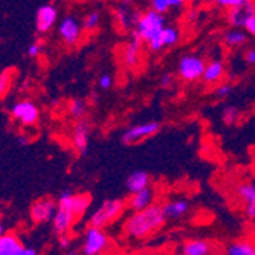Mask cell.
<instances>
[{"instance_id": "obj_1", "label": "cell", "mask_w": 255, "mask_h": 255, "mask_svg": "<svg viewBox=\"0 0 255 255\" xmlns=\"http://www.w3.org/2000/svg\"><path fill=\"white\" fill-rule=\"evenodd\" d=\"M167 217L162 205L153 203L142 211H133L123 225L124 234L131 240H145L165 225Z\"/></svg>"}, {"instance_id": "obj_2", "label": "cell", "mask_w": 255, "mask_h": 255, "mask_svg": "<svg viewBox=\"0 0 255 255\" xmlns=\"http://www.w3.org/2000/svg\"><path fill=\"white\" fill-rule=\"evenodd\" d=\"M167 25L168 23H167L165 14H160L156 9L150 8L139 15L136 28L133 31L142 38L144 43L148 44L162 34V31H164V28Z\"/></svg>"}, {"instance_id": "obj_3", "label": "cell", "mask_w": 255, "mask_h": 255, "mask_svg": "<svg viewBox=\"0 0 255 255\" xmlns=\"http://www.w3.org/2000/svg\"><path fill=\"white\" fill-rule=\"evenodd\" d=\"M127 202L121 199H107L101 202L94 211H92L89 217V225L98 226V228H106L112 225L113 222H117L123 213L126 211Z\"/></svg>"}, {"instance_id": "obj_4", "label": "cell", "mask_w": 255, "mask_h": 255, "mask_svg": "<svg viewBox=\"0 0 255 255\" xmlns=\"http://www.w3.org/2000/svg\"><path fill=\"white\" fill-rule=\"evenodd\" d=\"M206 63L208 61L197 54L182 55L177 61V77L185 83H196L202 80Z\"/></svg>"}, {"instance_id": "obj_5", "label": "cell", "mask_w": 255, "mask_h": 255, "mask_svg": "<svg viewBox=\"0 0 255 255\" xmlns=\"http://www.w3.org/2000/svg\"><path fill=\"white\" fill-rule=\"evenodd\" d=\"M109 248V237L104 228L89 225L84 231L81 252L83 255H101Z\"/></svg>"}, {"instance_id": "obj_6", "label": "cell", "mask_w": 255, "mask_h": 255, "mask_svg": "<svg viewBox=\"0 0 255 255\" xmlns=\"http://www.w3.org/2000/svg\"><path fill=\"white\" fill-rule=\"evenodd\" d=\"M9 115L17 124L29 127V126H34L38 123L40 109L31 100H21V101L14 103L9 107Z\"/></svg>"}, {"instance_id": "obj_7", "label": "cell", "mask_w": 255, "mask_h": 255, "mask_svg": "<svg viewBox=\"0 0 255 255\" xmlns=\"http://www.w3.org/2000/svg\"><path fill=\"white\" fill-rule=\"evenodd\" d=\"M160 130V123L159 121H145V123H139L134 124L131 127H128L127 130H124L121 141L126 145H134L145 141V139L153 137L156 133H159Z\"/></svg>"}, {"instance_id": "obj_8", "label": "cell", "mask_w": 255, "mask_h": 255, "mask_svg": "<svg viewBox=\"0 0 255 255\" xmlns=\"http://www.w3.org/2000/svg\"><path fill=\"white\" fill-rule=\"evenodd\" d=\"M83 23L75 15H66L58 23V37L63 44L72 48L77 43H80L83 35Z\"/></svg>"}, {"instance_id": "obj_9", "label": "cell", "mask_w": 255, "mask_h": 255, "mask_svg": "<svg viewBox=\"0 0 255 255\" xmlns=\"http://www.w3.org/2000/svg\"><path fill=\"white\" fill-rule=\"evenodd\" d=\"M57 210H58V202L57 200L49 199V197H43V199H38L37 202H34L31 205L29 217L37 225L49 223V222H52Z\"/></svg>"}, {"instance_id": "obj_10", "label": "cell", "mask_w": 255, "mask_h": 255, "mask_svg": "<svg viewBox=\"0 0 255 255\" xmlns=\"http://www.w3.org/2000/svg\"><path fill=\"white\" fill-rule=\"evenodd\" d=\"M58 21V9L54 3L41 5L35 15V29L38 34L49 32Z\"/></svg>"}, {"instance_id": "obj_11", "label": "cell", "mask_w": 255, "mask_h": 255, "mask_svg": "<svg viewBox=\"0 0 255 255\" xmlns=\"http://www.w3.org/2000/svg\"><path fill=\"white\" fill-rule=\"evenodd\" d=\"M142 38L139 37L134 31H131V40L124 46L121 51V61L126 67L134 69L141 63V51H142Z\"/></svg>"}, {"instance_id": "obj_12", "label": "cell", "mask_w": 255, "mask_h": 255, "mask_svg": "<svg viewBox=\"0 0 255 255\" xmlns=\"http://www.w3.org/2000/svg\"><path fill=\"white\" fill-rule=\"evenodd\" d=\"M254 14H255L254 0H245V2H242L240 5L228 9L226 20L229 23V26H233V28H245L246 21Z\"/></svg>"}, {"instance_id": "obj_13", "label": "cell", "mask_w": 255, "mask_h": 255, "mask_svg": "<svg viewBox=\"0 0 255 255\" xmlns=\"http://www.w3.org/2000/svg\"><path fill=\"white\" fill-rule=\"evenodd\" d=\"M180 40H182V31L176 25H167L164 31H162V34L147 46L151 52H159L165 48H173Z\"/></svg>"}, {"instance_id": "obj_14", "label": "cell", "mask_w": 255, "mask_h": 255, "mask_svg": "<svg viewBox=\"0 0 255 255\" xmlns=\"http://www.w3.org/2000/svg\"><path fill=\"white\" fill-rule=\"evenodd\" d=\"M90 145V126L83 118L78 120L72 128V147L80 156H86Z\"/></svg>"}, {"instance_id": "obj_15", "label": "cell", "mask_w": 255, "mask_h": 255, "mask_svg": "<svg viewBox=\"0 0 255 255\" xmlns=\"http://www.w3.org/2000/svg\"><path fill=\"white\" fill-rule=\"evenodd\" d=\"M162 210L168 220H180L183 217H187L191 211V203L188 199H174L168 200L162 205Z\"/></svg>"}, {"instance_id": "obj_16", "label": "cell", "mask_w": 255, "mask_h": 255, "mask_svg": "<svg viewBox=\"0 0 255 255\" xmlns=\"http://www.w3.org/2000/svg\"><path fill=\"white\" fill-rule=\"evenodd\" d=\"M78 217L74 214V211L71 210H66V208H60L58 206V210L52 219V229H54V233L57 236H61V234H67L69 231H71V228L74 226L75 220Z\"/></svg>"}, {"instance_id": "obj_17", "label": "cell", "mask_w": 255, "mask_h": 255, "mask_svg": "<svg viewBox=\"0 0 255 255\" xmlns=\"http://www.w3.org/2000/svg\"><path fill=\"white\" fill-rule=\"evenodd\" d=\"M156 200V193L151 187H147L137 193L130 194L127 200V208L131 211H142L145 208L151 206Z\"/></svg>"}, {"instance_id": "obj_18", "label": "cell", "mask_w": 255, "mask_h": 255, "mask_svg": "<svg viewBox=\"0 0 255 255\" xmlns=\"http://www.w3.org/2000/svg\"><path fill=\"white\" fill-rule=\"evenodd\" d=\"M139 15L141 14L131 9V5L120 3V6L115 9V20H117L118 28H121L123 31H133L136 28Z\"/></svg>"}, {"instance_id": "obj_19", "label": "cell", "mask_w": 255, "mask_h": 255, "mask_svg": "<svg viewBox=\"0 0 255 255\" xmlns=\"http://www.w3.org/2000/svg\"><path fill=\"white\" fill-rule=\"evenodd\" d=\"M225 72H226L225 61L222 58H214L206 63L205 74H203L202 80H203V83L210 84V86H217L222 83Z\"/></svg>"}, {"instance_id": "obj_20", "label": "cell", "mask_w": 255, "mask_h": 255, "mask_svg": "<svg viewBox=\"0 0 255 255\" xmlns=\"http://www.w3.org/2000/svg\"><path fill=\"white\" fill-rule=\"evenodd\" d=\"M150 182H151V177L147 171L144 170H136L133 173H130L126 179V190L133 194V193H137L141 191L147 187H150Z\"/></svg>"}, {"instance_id": "obj_21", "label": "cell", "mask_w": 255, "mask_h": 255, "mask_svg": "<svg viewBox=\"0 0 255 255\" xmlns=\"http://www.w3.org/2000/svg\"><path fill=\"white\" fill-rule=\"evenodd\" d=\"M248 35L249 34L243 28H229L223 32L222 40H223L226 48L237 49V48H242V46H245L248 43Z\"/></svg>"}, {"instance_id": "obj_22", "label": "cell", "mask_w": 255, "mask_h": 255, "mask_svg": "<svg viewBox=\"0 0 255 255\" xmlns=\"http://www.w3.org/2000/svg\"><path fill=\"white\" fill-rule=\"evenodd\" d=\"M213 246L208 240L193 239L185 242L182 246V255H211Z\"/></svg>"}, {"instance_id": "obj_23", "label": "cell", "mask_w": 255, "mask_h": 255, "mask_svg": "<svg viewBox=\"0 0 255 255\" xmlns=\"http://www.w3.org/2000/svg\"><path fill=\"white\" fill-rule=\"evenodd\" d=\"M23 248L25 246L21 245L20 239L12 233L0 237V255H20Z\"/></svg>"}, {"instance_id": "obj_24", "label": "cell", "mask_w": 255, "mask_h": 255, "mask_svg": "<svg viewBox=\"0 0 255 255\" xmlns=\"http://www.w3.org/2000/svg\"><path fill=\"white\" fill-rule=\"evenodd\" d=\"M225 255H255V243L251 240H236L226 246Z\"/></svg>"}, {"instance_id": "obj_25", "label": "cell", "mask_w": 255, "mask_h": 255, "mask_svg": "<svg viewBox=\"0 0 255 255\" xmlns=\"http://www.w3.org/2000/svg\"><path fill=\"white\" fill-rule=\"evenodd\" d=\"M150 3H151V8L156 9L157 12L167 14L173 9L182 8L187 3V0H150Z\"/></svg>"}, {"instance_id": "obj_26", "label": "cell", "mask_w": 255, "mask_h": 255, "mask_svg": "<svg viewBox=\"0 0 255 255\" xmlns=\"http://www.w3.org/2000/svg\"><path fill=\"white\" fill-rule=\"evenodd\" d=\"M237 196L245 205L255 203V182H242L237 185Z\"/></svg>"}, {"instance_id": "obj_27", "label": "cell", "mask_w": 255, "mask_h": 255, "mask_svg": "<svg viewBox=\"0 0 255 255\" xmlns=\"http://www.w3.org/2000/svg\"><path fill=\"white\" fill-rule=\"evenodd\" d=\"M86 112H87V103L84 100L74 98V100L69 101V104H67V113H69V117L74 118L75 121L83 120Z\"/></svg>"}, {"instance_id": "obj_28", "label": "cell", "mask_w": 255, "mask_h": 255, "mask_svg": "<svg viewBox=\"0 0 255 255\" xmlns=\"http://www.w3.org/2000/svg\"><path fill=\"white\" fill-rule=\"evenodd\" d=\"M92 203V197L89 194H75L74 196V203H72V211L74 214L80 219L81 216L86 214V211L89 210V206Z\"/></svg>"}, {"instance_id": "obj_29", "label": "cell", "mask_w": 255, "mask_h": 255, "mask_svg": "<svg viewBox=\"0 0 255 255\" xmlns=\"http://www.w3.org/2000/svg\"><path fill=\"white\" fill-rule=\"evenodd\" d=\"M100 23H101V14L98 11H90L83 18V28H84V31L92 32L100 28Z\"/></svg>"}, {"instance_id": "obj_30", "label": "cell", "mask_w": 255, "mask_h": 255, "mask_svg": "<svg viewBox=\"0 0 255 255\" xmlns=\"http://www.w3.org/2000/svg\"><path fill=\"white\" fill-rule=\"evenodd\" d=\"M223 121L226 126H236L240 121V110L236 106H226L223 109Z\"/></svg>"}, {"instance_id": "obj_31", "label": "cell", "mask_w": 255, "mask_h": 255, "mask_svg": "<svg viewBox=\"0 0 255 255\" xmlns=\"http://www.w3.org/2000/svg\"><path fill=\"white\" fill-rule=\"evenodd\" d=\"M11 81H12V71L11 69H3L0 74V95L2 98L6 97L8 90L11 89Z\"/></svg>"}, {"instance_id": "obj_32", "label": "cell", "mask_w": 255, "mask_h": 255, "mask_svg": "<svg viewBox=\"0 0 255 255\" xmlns=\"http://www.w3.org/2000/svg\"><path fill=\"white\" fill-rule=\"evenodd\" d=\"M233 86H231L229 83H220L216 86L214 89V95L219 98V100H226L231 94H233Z\"/></svg>"}, {"instance_id": "obj_33", "label": "cell", "mask_w": 255, "mask_h": 255, "mask_svg": "<svg viewBox=\"0 0 255 255\" xmlns=\"http://www.w3.org/2000/svg\"><path fill=\"white\" fill-rule=\"evenodd\" d=\"M208 3H213V5H217L220 8H225V9H231L237 5H240L245 0H206Z\"/></svg>"}, {"instance_id": "obj_34", "label": "cell", "mask_w": 255, "mask_h": 255, "mask_svg": "<svg viewBox=\"0 0 255 255\" xmlns=\"http://www.w3.org/2000/svg\"><path fill=\"white\" fill-rule=\"evenodd\" d=\"M43 49H44L43 41H34V43H31V44L28 46L26 54H28V57H31V58H37V57L43 52Z\"/></svg>"}, {"instance_id": "obj_35", "label": "cell", "mask_w": 255, "mask_h": 255, "mask_svg": "<svg viewBox=\"0 0 255 255\" xmlns=\"http://www.w3.org/2000/svg\"><path fill=\"white\" fill-rule=\"evenodd\" d=\"M112 86H113V77L110 74H103L98 78V87L101 90H109V89H112Z\"/></svg>"}, {"instance_id": "obj_36", "label": "cell", "mask_w": 255, "mask_h": 255, "mask_svg": "<svg viewBox=\"0 0 255 255\" xmlns=\"http://www.w3.org/2000/svg\"><path fill=\"white\" fill-rule=\"evenodd\" d=\"M174 83V77L171 74H162L159 77V87L160 89H170Z\"/></svg>"}, {"instance_id": "obj_37", "label": "cell", "mask_w": 255, "mask_h": 255, "mask_svg": "<svg viewBox=\"0 0 255 255\" xmlns=\"http://www.w3.org/2000/svg\"><path fill=\"white\" fill-rule=\"evenodd\" d=\"M243 29H245L251 37H254V38H255V14L249 17V20L246 21V25H245V28H243Z\"/></svg>"}, {"instance_id": "obj_38", "label": "cell", "mask_w": 255, "mask_h": 255, "mask_svg": "<svg viewBox=\"0 0 255 255\" xmlns=\"http://www.w3.org/2000/svg\"><path fill=\"white\" fill-rule=\"evenodd\" d=\"M245 216L249 222L255 223V203L245 205Z\"/></svg>"}, {"instance_id": "obj_39", "label": "cell", "mask_w": 255, "mask_h": 255, "mask_svg": "<svg viewBox=\"0 0 255 255\" xmlns=\"http://www.w3.org/2000/svg\"><path fill=\"white\" fill-rule=\"evenodd\" d=\"M71 243H72V240H71V237H69L67 234H61V236H58V246H60L61 249H69V246H71Z\"/></svg>"}, {"instance_id": "obj_40", "label": "cell", "mask_w": 255, "mask_h": 255, "mask_svg": "<svg viewBox=\"0 0 255 255\" xmlns=\"http://www.w3.org/2000/svg\"><path fill=\"white\" fill-rule=\"evenodd\" d=\"M245 61H246L249 66H255V48H249V49L245 52Z\"/></svg>"}, {"instance_id": "obj_41", "label": "cell", "mask_w": 255, "mask_h": 255, "mask_svg": "<svg viewBox=\"0 0 255 255\" xmlns=\"http://www.w3.org/2000/svg\"><path fill=\"white\" fill-rule=\"evenodd\" d=\"M20 255H38V252L34 248H23Z\"/></svg>"}, {"instance_id": "obj_42", "label": "cell", "mask_w": 255, "mask_h": 255, "mask_svg": "<svg viewBox=\"0 0 255 255\" xmlns=\"http://www.w3.org/2000/svg\"><path fill=\"white\" fill-rule=\"evenodd\" d=\"M18 142L23 144V145H26V144H29V139H28L26 134H20V136H18Z\"/></svg>"}, {"instance_id": "obj_43", "label": "cell", "mask_w": 255, "mask_h": 255, "mask_svg": "<svg viewBox=\"0 0 255 255\" xmlns=\"http://www.w3.org/2000/svg\"><path fill=\"white\" fill-rule=\"evenodd\" d=\"M64 255H81V254H80L78 251H74V249H71V251H67Z\"/></svg>"}, {"instance_id": "obj_44", "label": "cell", "mask_w": 255, "mask_h": 255, "mask_svg": "<svg viewBox=\"0 0 255 255\" xmlns=\"http://www.w3.org/2000/svg\"><path fill=\"white\" fill-rule=\"evenodd\" d=\"M0 234H2V236H3V234H6V233H5V225H3V222L0 223Z\"/></svg>"}, {"instance_id": "obj_45", "label": "cell", "mask_w": 255, "mask_h": 255, "mask_svg": "<svg viewBox=\"0 0 255 255\" xmlns=\"http://www.w3.org/2000/svg\"><path fill=\"white\" fill-rule=\"evenodd\" d=\"M121 3H124V5H131V3H133V0H121Z\"/></svg>"}, {"instance_id": "obj_46", "label": "cell", "mask_w": 255, "mask_h": 255, "mask_svg": "<svg viewBox=\"0 0 255 255\" xmlns=\"http://www.w3.org/2000/svg\"><path fill=\"white\" fill-rule=\"evenodd\" d=\"M254 3H255V0H254Z\"/></svg>"}]
</instances>
